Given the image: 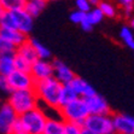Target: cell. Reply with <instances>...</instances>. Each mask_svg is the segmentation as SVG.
<instances>
[{
    "label": "cell",
    "mask_w": 134,
    "mask_h": 134,
    "mask_svg": "<svg viewBox=\"0 0 134 134\" xmlns=\"http://www.w3.org/2000/svg\"><path fill=\"white\" fill-rule=\"evenodd\" d=\"M62 87L63 85L60 82H58L54 77H50L35 82L34 92L39 102H42L51 109L58 110L60 106L59 99Z\"/></svg>",
    "instance_id": "1"
},
{
    "label": "cell",
    "mask_w": 134,
    "mask_h": 134,
    "mask_svg": "<svg viewBox=\"0 0 134 134\" xmlns=\"http://www.w3.org/2000/svg\"><path fill=\"white\" fill-rule=\"evenodd\" d=\"M58 112H59V116L65 122L80 126H83L85 121L91 115L86 99L83 98H77L65 105L60 106L58 109Z\"/></svg>",
    "instance_id": "2"
},
{
    "label": "cell",
    "mask_w": 134,
    "mask_h": 134,
    "mask_svg": "<svg viewBox=\"0 0 134 134\" xmlns=\"http://www.w3.org/2000/svg\"><path fill=\"white\" fill-rule=\"evenodd\" d=\"M7 103L15 110L17 115L22 116L25 112L37 108L39 106V99H37L34 90L12 91L9 94Z\"/></svg>",
    "instance_id": "3"
},
{
    "label": "cell",
    "mask_w": 134,
    "mask_h": 134,
    "mask_svg": "<svg viewBox=\"0 0 134 134\" xmlns=\"http://www.w3.org/2000/svg\"><path fill=\"white\" fill-rule=\"evenodd\" d=\"M18 117L23 125L24 134H44V129L48 117L41 108L37 106Z\"/></svg>",
    "instance_id": "4"
},
{
    "label": "cell",
    "mask_w": 134,
    "mask_h": 134,
    "mask_svg": "<svg viewBox=\"0 0 134 134\" xmlns=\"http://www.w3.org/2000/svg\"><path fill=\"white\" fill-rule=\"evenodd\" d=\"M83 128L96 134H115L112 116L90 115L83 123Z\"/></svg>",
    "instance_id": "5"
},
{
    "label": "cell",
    "mask_w": 134,
    "mask_h": 134,
    "mask_svg": "<svg viewBox=\"0 0 134 134\" xmlns=\"http://www.w3.org/2000/svg\"><path fill=\"white\" fill-rule=\"evenodd\" d=\"M10 87L12 91H27V90H34L35 80L30 75V72L19 71L15 70L13 72L7 76Z\"/></svg>",
    "instance_id": "6"
},
{
    "label": "cell",
    "mask_w": 134,
    "mask_h": 134,
    "mask_svg": "<svg viewBox=\"0 0 134 134\" xmlns=\"http://www.w3.org/2000/svg\"><path fill=\"white\" fill-rule=\"evenodd\" d=\"M17 119L18 115L7 102L1 104L0 105V134H12V127Z\"/></svg>",
    "instance_id": "7"
},
{
    "label": "cell",
    "mask_w": 134,
    "mask_h": 134,
    "mask_svg": "<svg viewBox=\"0 0 134 134\" xmlns=\"http://www.w3.org/2000/svg\"><path fill=\"white\" fill-rule=\"evenodd\" d=\"M10 12L12 16L15 29L19 30L21 33H23L25 35L30 33L31 29H33V25H34V18L25 11L24 7L13 10V11H10Z\"/></svg>",
    "instance_id": "8"
},
{
    "label": "cell",
    "mask_w": 134,
    "mask_h": 134,
    "mask_svg": "<svg viewBox=\"0 0 134 134\" xmlns=\"http://www.w3.org/2000/svg\"><path fill=\"white\" fill-rule=\"evenodd\" d=\"M30 75L34 77L35 81H41V80L53 77L52 62L47 59H37L36 62L31 64Z\"/></svg>",
    "instance_id": "9"
},
{
    "label": "cell",
    "mask_w": 134,
    "mask_h": 134,
    "mask_svg": "<svg viewBox=\"0 0 134 134\" xmlns=\"http://www.w3.org/2000/svg\"><path fill=\"white\" fill-rule=\"evenodd\" d=\"M52 66H53V77L62 85H69L76 76L74 74V71L71 70V68L68 64H65L63 60L59 59L53 60Z\"/></svg>",
    "instance_id": "10"
},
{
    "label": "cell",
    "mask_w": 134,
    "mask_h": 134,
    "mask_svg": "<svg viewBox=\"0 0 134 134\" xmlns=\"http://www.w3.org/2000/svg\"><path fill=\"white\" fill-rule=\"evenodd\" d=\"M116 134H134V117L126 114L112 116Z\"/></svg>",
    "instance_id": "11"
},
{
    "label": "cell",
    "mask_w": 134,
    "mask_h": 134,
    "mask_svg": "<svg viewBox=\"0 0 134 134\" xmlns=\"http://www.w3.org/2000/svg\"><path fill=\"white\" fill-rule=\"evenodd\" d=\"M91 115H110V105L106 99L96 93L94 96L86 99Z\"/></svg>",
    "instance_id": "12"
},
{
    "label": "cell",
    "mask_w": 134,
    "mask_h": 134,
    "mask_svg": "<svg viewBox=\"0 0 134 134\" xmlns=\"http://www.w3.org/2000/svg\"><path fill=\"white\" fill-rule=\"evenodd\" d=\"M70 86L72 87V90L76 92V94L79 96V98H83V99H87V98L92 97L97 93L96 90H94L87 81H85L83 79L79 77V76H75V79L70 82Z\"/></svg>",
    "instance_id": "13"
},
{
    "label": "cell",
    "mask_w": 134,
    "mask_h": 134,
    "mask_svg": "<svg viewBox=\"0 0 134 134\" xmlns=\"http://www.w3.org/2000/svg\"><path fill=\"white\" fill-rule=\"evenodd\" d=\"M0 36L4 37L7 42L12 45L13 47H19L22 44H24L25 41H28L27 35L21 33L17 29H4L0 28Z\"/></svg>",
    "instance_id": "14"
},
{
    "label": "cell",
    "mask_w": 134,
    "mask_h": 134,
    "mask_svg": "<svg viewBox=\"0 0 134 134\" xmlns=\"http://www.w3.org/2000/svg\"><path fill=\"white\" fill-rule=\"evenodd\" d=\"M65 121L60 117H48L44 129V134H64Z\"/></svg>",
    "instance_id": "15"
},
{
    "label": "cell",
    "mask_w": 134,
    "mask_h": 134,
    "mask_svg": "<svg viewBox=\"0 0 134 134\" xmlns=\"http://www.w3.org/2000/svg\"><path fill=\"white\" fill-rule=\"evenodd\" d=\"M16 54H18V56H21L22 58H24L25 60H28L30 64H33L34 62H36L39 58H37L36 56V52H35L34 47H33V45H31L30 40L25 41L24 44H22L19 47H17L15 51Z\"/></svg>",
    "instance_id": "16"
},
{
    "label": "cell",
    "mask_w": 134,
    "mask_h": 134,
    "mask_svg": "<svg viewBox=\"0 0 134 134\" xmlns=\"http://www.w3.org/2000/svg\"><path fill=\"white\" fill-rule=\"evenodd\" d=\"M15 71V53H6L0 56V76L7 77Z\"/></svg>",
    "instance_id": "17"
},
{
    "label": "cell",
    "mask_w": 134,
    "mask_h": 134,
    "mask_svg": "<svg viewBox=\"0 0 134 134\" xmlns=\"http://www.w3.org/2000/svg\"><path fill=\"white\" fill-rule=\"evenodd\" d=\"M46 3V0H27L24 9L33 18H35L45 10Z\"/></svg>",
    "instance_id": "18"
},
{
    "label": "cell",
    "mask_w": 134,
    "mask_h": 134,
    "mask_svg": "<svg viewBox=\"0 0 134 134\" xmlns=\"http://www.w3.org/2000/svg\"><path fill=\"white\" fill-rule=\"evenodd\" d=\"M77 98H79V96L76 94V92L72 90V87L70 85H63L62 91H60V99H59L60 106L65 105V104L70 103V102L77 99Z\"/></svg>",
    "instance_id": "19"
},
{
    "label": "cell",
    "mask_w": 134,
    "mask_h": 134,
    "mask_svg": "<svg viewBox=\"0 0 134 134\" xmlns=\"http://www.w3.org/2000/svg\"><path fill=\"white\" fill-rule=\"evenodd\" d=\"M120 39L126 47L134 51V33L129 25H123L120 30Z\"/></svg>",
    "instance_id": "20"
},
{
    "label": "cell",
    "mask_w": 134,
    "mask_h": 134,
    "mask_svg": "<svg viewBox=\"0 0 134 134\" xmlns=\"http://www.w3.org/2000/svg\"><path fill=\"white\" fill-rule=\"evenodd\" d=\"M30 42H31V45H33V47H34V50H35V52H36V56L39 59H47V60L50 59L51 52L44 44H41L40 41L35 40V39H30Z\"/></svg>",
    "instance_id": "21"
},
{
    "label": "cell",
    "mask_w": 134,
    "mask_h": 134,
    "mask_svg": "<svg viewBox=\"0 0 134 134\" xmlns=\"http://www.w3.org/2000/svg\"><path fill=\"white\" fill-rule=\"evenodd\" d=\"M0 3L5 11H13L17 9H23L27 0H0Z\"/></svg>",
    "instance_id": "22"
},
{
    "label": "cell",
    "mask_w": 134,
    "mask_h": 134,
    "mask_svg": "<svg viewBox=\"0 0 134 134\" xmlns=\"http://www.w3.org/2000/svg\"><path fill=\"white\" fill-rule=\"evenodd\" d=\"M103 18H104V15L102 13V11L98 7H92L90 12L86 13V19L92 25H96L98 23H100L103 21Z\"/></svg>",
    "instance_id": "23"
},
{
    "label": "cell",
    "mask_w": 134,
    "mask_h": 134,
    "mask_svg": "<svg viewBox=\"0 0 134 134\" xmlns=\"http://www.w3.org/2000/svg\"><path fill=\"white\" fill-rule=\"evenodd\" d=\"M98 9L102 11V13L104 15V17H108V18H112L115 17L117 11H116V7L112 5L109 1H100Z\"/></svg>",
    "instance_id": "24"
},
{
    "label": "cell",
    "mask_w": 134,
    "mask_h": 134,
    "mask_svg": "<svg viewBox=\"0 0 134 134\" xmlns=\"http://www.w3.org/2000/svg\"><path fill=\"white\" fill-rule=\"evenodd\" d=\"M30 68H31V64L28 60H25L24 58H22L21 56L15 53V70L30 72Z\"/></svg>",
    "instance_id": "25"
},
{
    "label": "cell",
    "mask_w": 134,
    "mask_h": 134,
    "mask_svg": "<svg viewBox=\"0 0 134 134\" xmlns=\"http://www.w3.org/2000/svg\"><path fill=\"white\" fill-rule=\"evenodd\" d=\"M82 133H83V126L65 122V129H64V134H82Z\"/></svg>",
    "instance_id": "26"
},
{
    "label": "cell",
    "mask_w": 134,
    "mask_h": 134,
    "mask_svg": "<svg viewBox=\"0 0 134 134\" xmlns=\"http://www.w3.org/2000/svg\"><path fill=\"white\" fill-rule=\"evenodd\" d=\"M15 51H16V47H13L4 37L0 36V56L1 54H6V53H15Z\"/></svg>",
    "instance_id": "27"
},
{
    "label": "cell",
    "mask_w": 134,
    "mask_h": 134,
    "mask_svg": "<svg viewBox=\"0 0 134 134\" xmlns=\"http://www.w3.org/2000/svg\"><path fill=\"white\" fill-rule=\"evenodd\" d=\"M85 18H86V13L81 12L79 10H75V11H72L70 13V21L72 23H75V24H81Z\"/></svg>",
    "instance_id": "28"
},
{
    "label": "cell",
    "mask_w": 134,
    "mask_h": 134,
    "mask_svg": "<svg viewBox=\"0 0 134 134\" xmlns=\"http://www.w3.org/2000/svg\"><path fill=\"white\" fill-rule=\"evenodd\" d=\"M75 6H76V10L81 11V12H85V13L90 12L91 9H92L88 0H75Z\"/></svg>",
    "instance_id": "29"
},
{
    "label": "cell",
    "mask_w": 134,
    "mask_h": 134,
    "mask_svg": "<svg viewBox=\"0 0 134 134\" xmlns=\"http://www.w3.org/2000/svg\"><path fill=\"white\" fill-rule=\"evenodd\" d=\"M117 3L123 7L125 13L127 16H131L132 11H133V5H134V0H116Z\"/></svg>",
    "instance_id": "30"
},
{
    "label": "cell",
    "mask_w": 134,
    "mask_h": 134,
    "mask_svg": "<svg viewBox=\"0 0 134 134\" xmlns=\"http://www.w3.org/2000/svg\"><path fill=\"white\" fill-rule=\"evenodd\" d=\"M0 92L6 93V94H10L12 92V90L10 87L9 80H7V77H5V76H0Z\"/></svg>",
    "instance_id": "31"
},
{
    "label": "cell",
    "mask_w": 134,
    "mask_h": 134,
    "mask_svg": "<svg viewBox=\"0 0 134 134\" xmlns=\"http://www.w3.org/2000/svg\"><path fill=\"white\" fill-rule=\"evenodd\" d=\"M12 134H24V129H23V125L19 117L17 119V121L15 122V125L12 127Z\"/></svg>",
    "instance_id": "32"
},
{
    "label": "cell",
    "mask_w": 134,
    "mask_h": 134,
    "mask_svg": "<svg viewBox=\"0 0 134 134\" xmlns=\"http://www.w3.org/2000/svg\"><path fill=\"white\" fill-rule=\"evenodd\" d=\"M80 25H81V28L83 29L85 31H90V30H92V28H93V25L91 24V23L88 22V21H87L86 18L83 19V22H82Z\"/></svg>",
    "instance_id": "33"
},
{
    "label": "cell",
    "mask_w": 134,
    "mask_h": 134,
    "mask_svg": "<svg viewBox=\"0 0 134 134\" xmlns=\"http://www.w3.org/2000/svg\"><path fill=\"white\" fill-rule=\"evenodd\" d=\"M88 1H90V5L92 7H98L102 0H88Z\"/></svg>",
    "instance_id": "34"
},
{
    "label": "cell",
    "mask_w": 134,
    "mask_h": 134,
    "mask_svg": "<svg viewBox=\"0 0 134 134\" xmlns=\"http://www.w3.org/2000/svg\"><path fill=\"white\" fill-rule=\"evenodd\" d=\"M129 28H131L132 30H134V16L129 19Z\"/></svg>",
    "instance_id": "35"
},
{
    "label": "cell",
    "mask_w": 134,
    "mask_h": 134,
    "mask_svg": "<svg viewBox=\"0 0 134 134\" xmlns=\"http://www.w3.org/2000/svg\"><path fill=\"white\" fill-rule=\"evenodd\" d=\"M82 134H96V133H93V132H91V131H88V129H86V128H83V133Z\"/></svg>",
    "instance_id": "36"
},
{
    "label": "cell",
    "mask_w": 134,
    "mask_h": 134,
    "mask_svg": "<svg viewBox=\"0 0 134 134\" xmlns=\"http://www.w3.org/2000/svg\"><path fill=\"white\" fill-rule=\"evenodd\" d=\"M3 11H4V9H3V6H1V3H0V13L3 12Z\"/></svg>",
    "instance_id": "37"
},
{
    "label": "cell",
    "mask_w": 134,
    "mask_h": 134,
    "mask_svg": "<svg viewBox=\"0 0 134 134\" xmlns=\"http://www.w3.org/2000/svg\"><path fill=\"white\" fill-rule=\"evenodd\" d=\"M50 1H56V0H50Z\"/></svg>",
    "instance_id": "38"
},
{
    "label": "cell",
    "mask_w": 134,
    "mask_h": 134,
    "mask_svg": "<svg viewBox=\"0 0 134 134\" xmlns=\"http://www.w3.org/2000/svg\"><path fill=\"white\" fill-rule=\"evenodd\" d=\"M46 1H47V0H46Z\"/></svg>",
    "instance_id": "39"
}]
</instances>
